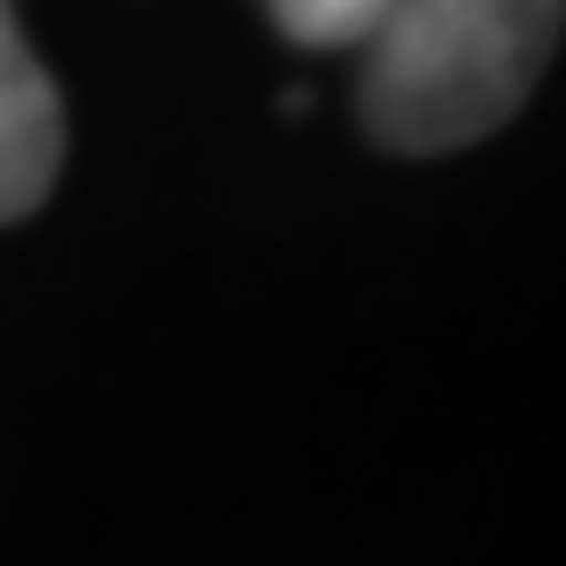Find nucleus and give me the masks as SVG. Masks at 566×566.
<instances>
[{"mask_svg": "<svg viewBox=\"0 0 566 566\" xmlns=\"http://www.w3.org/2000/svg\"><path fill=\"white\" fill-rule=\"evenodd\" d=\"M260 9L275 17L283 40H300V48H363L394 0H260Z\"/></svg>", "mask_w": 566, "mask_h": 566, "instance_id": "obj_3", "label": "nucleus"}, {"mask_svg": "<svg viewBox=\"0 0 566 566\" xmlns=\"http://www.w3.org/2000/svg\"><path fill=\"white\" fill-rule=\"evenodd\" d=\"M55 174H63V95L24 48L17 9L0 0V221H24L55 189Z\"/></svg>", "mask_w": 566, "mask_h": 566, "instance_id": "obj_2", "label": "nucleus"}, {"mask_svg": "<svg viewBox=\"0 0 566 566\" xmlns=\"http://www.w3.org/2000/svg\"><path fill=\"white\" fill-rule=\"evenodd\" d=\"M566 0H394L363 40V126L401 158L495 134L551 71Z\"/></svg>", "mask_w": 566, "mask_h": 566, "instance_id": "obj_1", "label": "nucleus"}]
</instances>
